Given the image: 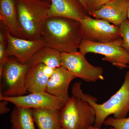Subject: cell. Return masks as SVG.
Returning a JSON list of instances; mask_svg holds the SVG:
<instances>
[{"instance_id":"1","label":"cell","mask_w":129,"mask_h":129,"mask_svg":"<svg viewBox=\"0 0 129 129\" xmlns=\"http://www.w3.org/2000/svg\"><path fill=\"white\" fill-rule=\"evenodd\" d=\"M47 46L62 52L78 51L83 39L79 21L65 18H48L41 32Z\"/></svg>"},{"instance_id":"2","label":"cell","mask_w":129,"mask_h":129,"mask_svg":"<svg viewBox=\"0 0 129 129\" xmlns=\"http://www.w3.org/2000/svg\"><path fill=\"white\" fill-rule=\"evenodd\" d=\"M81 82H76L73 85L72 93L73 96L88 102L94 110L96 119L94 126L101 128L109 115L116 119L126 118L129 112V71L125 74L124 81L120 89L102 104L96 103L95 98L83 93Z\"/></svg>"},{"instance_id":"3","label":"cell","mask_w":129,"mask_h":129,"mask_svg":"<svg viewBox=\"0 0 129 129\" xmlns=\"http://www.w3.org/2000/svg\"><path fill=\"white\" fill-rule=\"evenodd\" d=\"M19 22L24 39L41 37L51 3L46 0H15Z\"/></svg>"},{"instance_id":"4","label":"cell","mask_w":129,"mask_h":129,"mask_svg":"<svg viewBox=\"0 0 129 129\" xmlns=\"http://www.w3.org/2000/svg\"><path fill=\"white\" fill-rule=\"evenodd\" d=\"M60 115L62 129H88L95 121L92 106L85 100L73 96L60 109Z\"/></svg>"},{"instance_id":"5","label":"cell","mask_w":129,"mask_h":129,"mask_svg":"<svg viewBox=\"0 0 129 129\" xmlns=\"http://www.w3.org/2000/svg\"><path fill=\"white\" fill-rule=\"evenodd\" d=\"M79 49L85 55L92 53L104 56L103 60L111 63L119 69L129 67V52L124 47L122 37L105 43L83 39Z\"/></svg>"},{"instance_id":"6","label":"cell","mask_w":129,"mask_h":129,"mask_svg":"<svg viewBox=\"0 0 129 129\" xmlns=\"http://www.w3.org/2000/svg\"><path fill=\"white\" fill-rule=\"evenodd\" d=\"M79 22L83 40L105 43L121 38L119 27L106 20L86 15Z\"/></svg>"},{"instance_id":"7","label":"cell","mask_w":129,"mask_h":129,"mask_svg":"<svg viewBox=\"0 0 129 129\" xmlns=\"http://www.w3.org/2000/svg\"><path fill=\"white\" fill-rule=\"evenodd\" d=\"M62 66L68 70L76 78L87 82L104 80L103 70L101 67L91 64L85 55L79 51L61 53Z\"/></svg>"},{"instance_id":"8","label":"cell","mask_w":129,"mask_h":129,"mask_svg":"<svg viewBox=\"0 0 129 129\" xmlns=\"http://www.w3.org/2000/svg\"><path fill=\"white\" fill-rule=\"evenodd\" d=\"M30 67L28 63L19 62L16 58H9L0 76L1 80L3 78L6 85L3 95L18 96L27 94L25 79Z\"/></svg>"},{"instance_id":"9","label":"cell","mask_w":129,"mask_h":129,"mask_svg":"<svg viewBox=\"0 0 129 129\" xmlns=\"http://www.w3.org/2000/svg\"><path fill=\"white\" fill-rule=\"evenodd\" d=\"M6 53L21 63L28 64L32 58L42 48L47 46L43 37L38 39L29 40L13 36L6 30Z\"/></svg>"},{"instance_id":"10","label":"cell","mask_w":129,"mask_h":129,"mask_svg":"<svg viewBox=\"0 0 129 129\" xmlns=\"http://www.w3.org/2000/svg\"><path fill=\"white\" fill-rule=\"evenodd\" d=\"M5 100L15 106L30 109H55L60 110L65 102L60 98L47 92L29 93L18 96H7L0 94V101Z\"/></svg>"},{"instance_id":"11","label":"cell","mask_w":129,"mask_h":129,"mask_svg":"<svg viewBox=\"0 0 129 129\" xmlns=\"http://www.w3.org/2000/svg\"><path fill=\"white\" fill-rule=\"evenodd\" d=\"M129 5V0H111L100 9L89 14L119 27L127 19Z\"/></svg>"},{"instance_id":"12","label":"cell","mask_w":129,"mask_h":129,"mask_svg":"<svg viewBox=\"0 0 129 129\" xmlns=\"http://www.w3.org/2000/svg\"><path fill=\"white\" fill-rule=\"evenodd\" d=\"M76 77L64 67L55 69L48 80L47 92L58 97L65 103L69 100V88Z\"/></svg>"},{"instance_id":"13","label":"cell","mask_w":129,"mask_h":129,"mask_svg":"<svg viewBox=\"0 0 129 129\" xmlns=\"http://www.w3.org/2000/svg\"><path fill=\"white\" fill-rule=\"evenodd\" d=\"M48 18L59 17L79 21L86 15L78 1L50 0Z\"/></svg>"},{"instance_id":"14","label":"cell","mask_w":129,"mask_h":129,"mask_svg":"<svg viewBox=\"0 0 129 129\" xmlns=\"http://www.w3.org/2000/svg\"><path fill=\"white\" fill-rule=\"evenodd\" d=\"M0 21L11 34L24 39L19 22L15 0H0Z\"/></svg>"},{"instance_id":"15","label":"cell","mask_w":129,"mask_h":129,"mask_svg":"<svg viewBox=\"0 0 129 129\" xmlns=\"http://www.w3.org/2000/svg\"><path fill=\"white\" fill-rule=\"evenodd\" d=\"M49 78L43 70L42 63L30 66L25 79V86L27 92L46 91Z\"/></svg>"},{"instance_id":"16","label":"cell","mask_w":129,"mask_h":129,"mask_svg":"<svg viewBox=\"0 0 129 129\" xmlns=\"http://www.w3.org/2000/svg\"><path fill=\"white\" fill-rule=\"evenodd\" d=\"M35 122L38 129H62L60 111L55 109H32Z\"/></svg>"},{"instance_id":"17","label":"cell","mask_w":129,"mask_h":129,"mask_svg":"<svg viewBox=\"0 0 129 129\" xmlns=\"http://www.w3.org/2000/svg\"><path fill=\"white\" fill-rule=\"evenodd\" d=\"M61 53L59 51L47 46L38 51L28 64L31 66L42 63L55 69L62 66Z\"/></svg>"},{"instance_id":"18","label":"cell","mask_w":129,"mask_h":129,"mask_svg":"<svg viewBox=\"0 0 129 129\" xmlns=\"http://www.w3.org/2000/svg\"><path fill=\"white\" fill-rule=\"evenodd\" d=\"M12 129H36L32 109L15 106L11 115Z\"/></svg>"},{"instance_id":"19","label":"cell","mask_w":129,"mask_h":129,"mask_svg":"<svg viewBox=\"0 0 129 129\" xmlns=\"http://www.w3.org/2000/svg\"><path fill=\"white\" fill-rule=\"evenodd\" d=\"M6 32L4 33L1 30L0 32V76L2 75L5 64L9 58L6 53L7 42Z\"/></svg>"},{"instance_id":"20","label":"cell","mask_w":129,"mask_h":129,"mask_svg":"<svg viewBox=\"0 0 129 129\" xmlns=\"http://www.w3.org/2000/svg\"><path fill=\"white\" fill-rule=\"evenodd\" d=\"M104 124L115 129H129V117L122 119L107 118L104 121Z\"/></svg>"},{"instance_id":"21","label":"cell","mask_w":129,"mask_h":129,"mask_svg":"<svg viewBox=\"0 0 129 129\" xmlns=\"http://www.w3.org/2000/svg\"><path fill=\"white\" fill-rule=\"evenodd\" d=\"M121 37L123 41V45L129 52V21L126 19L119 26Z\"/></svg>"},{"instance_id":"22","label":"cell","mask_w":129,"mask_h":129,"mask_svg":"<svg viewBox=\"0 0 129 129\" xmlns=\"http://www.w3.org/2000/svg\"><path fill=\"white\" fill-rule=\"evenodd\" d=\"M111 0H89L88 7L89 14L90 13L100 9L104 5Z\"/></svg>"},{"instance_id":"23","label":"cell","mask_w":129,"mask_h":129,"mask_svg":"<svg viewBox=\"0 0 129 129\" xmlns=\"http://www.w3.org/2000/svg\"><path fill=\"white\" fill-rule=\"evenodd\" d=\"M9 102L5 100L1 101L0 102V114L1 115L6 113L10 111L9 108L7 107Z\"/></svg>"},{"instance_id":"24","label":"cell","mask_w":129,"mask_h":129,"mask_svg":"<svg viewBox=\"0 0 129 129\" xmlns=\"http://www.w3.org/2000/svg\"><path fill=\"white\" fill-rule=\"evenodd\" d=\"M86 12L89 13V8L88 7V3L89 0H78Z\"/></svg>"},{"instance_id":"25","label":"cell","mask_w":129,"mask_h":129,"mask_svg":"<svg viewBox=\"0 0 129 129\" xmlns=\"http://www.w3.org/2000/svg\"><path fill=\"white\" fill-rule=\"evenodd\" d=\"M88 129H115L113 127H112L111 128H110L109 129H101V128H97V127H95V126H90L89 128Z\"/></svg>"},{"instance_id":"26","label":"cell","mask_w":129,"mask_h":129,"mask_svg":"<svg viewBox=\"0 0 129 129\" xmlns=\"http://www.w3.org/2000/svg\"><path fill=\"white\" fill-rule=\"evenodd\" d=\"M127 18L129 21V5L128 8V12H127Z\"/></svg>"},{"instance_id":"27","label":"cell","mask_w":129,"mask_h":129,"mask_svg":"<svg viewBox=\"0 0 129 129\" xmlns=\"http://www.w3.org/2000/svg\"><path fill=\"white\" fill-rule=\"evenodd\" d=\"M46 1H48L50 2V0H46Z\"/></svg>"}]
</instances>
